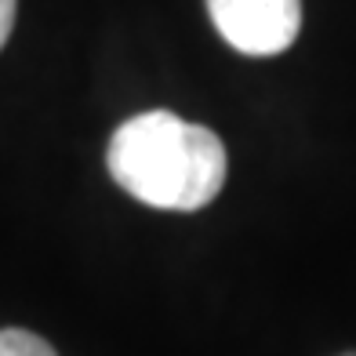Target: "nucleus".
<instances>
[{"label":"nucleus","mask_w":356,"mask_h":356,"mask_svg":"<svg viewBox=\"0 0 356 356\" xmlns=\"http://www.w3.org/2000/svg\"><path fill=\"white\" fill-rule=\"evenodd\" d=\"M15 4H19V0H0V47L8 44L11 29H15Z\"/></svg>","instance_id":"20e7f679"},{"label":"nucleus","mask_w":356,"mask_h":356,"mask_svg":"<svg viewBox=\"0 0 356 356\" xmlns=\"http://www.w3.org/2000/svg\"><path fill=\"white\" fill-rule=\"evenodd\" d=\"M0 356H58V353L51 349V342H44L33 331L4 327L0 331Z\"/></svg>","instance_id":"7ed1b4c3"},{"label":"nucleus","mask_w":356,"mask_h":356,"mask_svg":"<svg viewBox=\"0 0 356 356\" xmlns=\"http://www.w3.org/2000/svg\"><path fill=\"white\" fill-rule=\"evenodd\" d=\"M346 356H356V353H346Z\"/></svg>","instance_id":"39448f33"},{"label":"nucleus","mask_w":356,"mask_h":356,"mask_svg":"<svg viewBox=\"0 0 356 356\" xmlns=\"http://www.w3.org/2000/svg\"><path fill=\"white\" fill-rule=\"evenodd\" d=\"M106 164L127 197L160 211H200L225 186L222 138L168 109L124 120L109 138Z\"/></svg>","instance_id":"f257e3e1"},{"label":"nucleus","mask_w":356,"mask_h":356,"mask_svg":"<svg viewBox=\"0 0 356 356\" xmlns=\"http://www.w3.org/2000/svg\"><path fill=\"white\" fill-rule=\"evenodd\" d=\"M215 29L240 55H280L298 40L302 0H207Z\"/></svg>","instance_id":"f03ea898"}]
</instances>
